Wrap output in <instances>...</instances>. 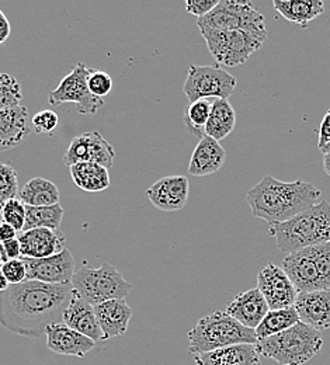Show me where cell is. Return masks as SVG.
<instances>
[{"label":"cell","instance_id":"1","mask_svg":"<svg viewBox=\"0 0 330 365\" xmlns=\"http://www.w3.org/2000/svg\"><path fill=\"white\" fill-rule=\"evenodd\" d=\"M72 284L56 285L26 279L0 292V324L19 336L38 339L48 326L62 322Z\"/></svg>","mask_w":330,"mask_h":365},{"label":"cell","instance_id":"2","mask_svg":"<svg viewBox=\"0 0 330 365\" xmlns=\"http://www.w3.org/2000/svg\"><path fill=\"white\" fill-rule=\"evenodd\" d=\"M321 197V190L305 180L282 182L264 176L246 194L252 215L269 225L282 224L306 211Z\"/></svg>","mask_w":330,"mask_h":365},{"label":"cell","instance_id":"3","mask_svg":"<svg viewBox=\"0 0 330 365\" xmlns=\"http://www.w3.org/2000/svg\"><path fill=\"white\" fill-rule=\"evenodd\" d=\"M277 247L285 253L330 242V202L321 201L297 217L269 227Z\"/></svg>","mask_w":330,"mask_h":365},{"label":"cell","instance_id":"4","mask_svg":"<svg viewBox=\"0 0 330 365\" xmlns=\"http://www.w3.org/2000/svg\"><path fill=\"white\" fill-rule=\"evenodd\" d=\"M324 346L321 331L298 322L283 333L259 340L256 349L260 356L280 365H304L316 357Z\"/></svg>","mask_w":330,"mask_h":365},{"label":"cell","instance_id":"5","mask_svg":"<svg viewBox=\"0 0 330 365\" xmlns=\"http://www.w3.org/2000/svg\"><path fill=\"white\" fill-rule=\"evenodd\" d=\"M256 343L254 330L244 327L225 311H217L201 318L189 331V353L192 356L237 344Z\"/></svg>","mask_w":330,"mask_h":365},{"label":"cell","instance_id":"6","mask_svg":"<svg viewBox=\"0 0 330 365\" xmlns=\"http://www.w3.org/2000/svg\"><path fill=\"white\" fill-rule=\"evenodd\" d=\"M71 284L93 307L111 299H125L133 288L117 267L105 262L98 269L76 270Z\"/></svg>","mask_w":330,"mask_h":365},{"label":"cell","instance_id":"7","mask_svg":"<svg viewBox=\"0 0 330 365\" xmlns=\"http://www.w3.org/2000/svg\"><path fill=\"white\" fill-rule=\"evenodd\" d=\"M197 26L200 30L247 31L267 37L264 16L247 0H221L211 13L197 20Z\"/></svg>","mask_w":330,"mask_h":365},{"label":"cell","instance_id":"8","mask_svg":"<svg viewBox=\"0 0 330 365\" xmlns=\"http://www.w3.org/2000/svg\"><path fill=\"white\" fill-rule=\"evenodd\" d=\"M200 31L214 59L224 66L244 63L267 40V37L247 31H222L210 29H202Z\"/></svg>","mask_w":330,"mask_h":365},{"label":"cell","instance_id":"9","mask_svg":"<svg viewBox=\"0 0 330 365\" xmlns=\"http://www.w3.org/2000/svg\"><path fill=\"white\" fill-rule=\"evenodd\" d=\"M91 68L79 62L73 71L66 75L61 83L49 93L48 103L51 106H61L65 103H75L78 113L83 115H95L104 106V98L93 96L88 88V78Z\"/></svg>","mask_w":330,"mask_h":365},{"label":"cell","instance_id":"10","mask_svg":"<svg viewBox=\"0 0 330 365\" xmlns=\"http://www.w3.org/2000/svg\"><path fill=\"white\" fill-rule=\"evenodd\" d=\"M235 76L220 66L190 65L183 91L190 103L201 98L228 100L236 91Z\"/></svg>","mask_w":330,"mask_h":365},{"label":"cell","instance_id":"11","mask_svg":"<svg viewBox=\"0 0 330 365\" xmlns=\"http://www.w3.org/2000/svg\"><path fill=\"white\" fill-rule=\"evenodd\" d=\"M115 159V150L108 140L97 131L83 133L73 138L63 155V163L71 168L78 163H97L111 169Z\"/></svg>","mask_w":330,"mask_h":365},{"label":"cell","instance_id":"12","mask_svg":"<svg viewBox=\"0 0 330 365\" xmlns=\"http://www.w3.org/2000/svg\"><path fill=\"white\" fill-rule=\"evenodd\" d=\"M21 259L26 264V279L68 285L76 272V262L68 249L46 259Z\"/></svg>","mask_w":330,"mask_h":365},{"label":"cell","instance_id":"13","mask_svg":"<svg viewBox=\"0 0 330 365\" xmlns=\"http://www.w3.org/2000/svg\"><path fill=\"white\" fill-rule=\"evenodd\" d=\"M257 289L263 294L270 311L292 308L298 292L283 267L266 264L257 274Z\"/></svg>","mask_w":330,"mask_h":365},{"label":"cell","instance_id":"14","mask_svg":"<svg viewBox=\"0 0 330 365\" xmlns=\"http://www.w3.org/2000/svg\"><path fill=\"white\" fill-rule=\"evenodd\" d=\"M190 182L186 176H167L152 184L145 195L152 205L165 212L180 211L189 200Z\"/></svg>","mask_w":330,"mask_h":365},{"label":"cell","instance_id":"15","mask_svg":"<svg viewBox=\"0 0 330 365\" xmlns=\"http://www.w3.org/2000/svg\"><path fill=\"white\" fill-rule=\"evenodd\" d=\"M283 270L294 284L298 294L324 289L311 247L285 255Z\"/></svg>","mask_w":330,"mask_h":365},{"label":"cell","instance_id":"16","mask_svg":"<svg viewBox=\"0 0 330 365\" xmlns=\"http://www.w3.org/2000/svg\"><path fill=\"white\" fill-rule=\"evenodd\" d=\"M46 337L48 350L61 356L85 359L88 353H91L96 347V343L92 339L71 329L63 322L48 326Z\"/></svg>","mask_w":330,"mask_h":365},{"label":"cell","instance_id":"17","mask_svg":"<svg viewBox=\"0 0 330 365\" xmlns=\"http://www.w3.org/2000/svg\"><path fill=\"white\" fill-rule=\"evenodd\" d=\"M17 239L21 247V257L27 259H46L66 249V237L59 229L23 230Z\"/></svg>","mask_w":330,"mask_h":365},{"label":"cell","instance_id":"18","mask_svg":"<svg viewBox=\"0 0 330 365\" xmlns=\"http://www.w3.org/2000/svg\"><path fill=\"white\" fill-rule=\"evenodd\" d=\"M294 308L299 322L321 333L330 329V289L298 294Z\"/></svg>","mask_w":330,"mask_h":365},{"label":"cell","instance_id":"19","mask_svg":"<svg viewBox=\"0 0 330 365\" xmlns=\"http://www.w3.org/2000/svg\"><path fill=\"white\" fill-rule=\"evenodd\" d=\"M62 322L71 329L92 339L95 343L103 341V331L97 322L95 307L83 299L75 289L72 291V297L63 312Z\"/></svg>","mask_w":330,"mask_h":365},{"label":"cell","instance_id":"20","mask_svg":"<svg viewBox=\"0 0 330 365\" xmlns=\"http://www.w3.org/2000/svg\"><path fill=\"white\" fill-rule=\"evenodd\" d=\"M270 311L263 294L256 288L236 295L227 307V314L242 323L244 327L254 330Z\"/></svg>","mask_w":330,"mask_h":365},{"label":"cell","instance_id":"21","mask_svg":"<svg viewBox=\"0 0 330 365\" xmlns=\"http://www.w3.org/2000/svg\"><path fill=\"white\" fill-rule=\"evenodd\" d=\"M98 326L103 331V340L120 337L127 333L133 309L125 299H111L95 307Z\"/></svg>","mask_w":330,"mask_h":365},{"label":"cell","instance_id":"22","mask_svg":"<svg viewBox=\"0 0 330 365\" xmlns=\"http://www.w3.org/2000/svg\"><path fill=\"white\" fill-rule=\"evenodd\" d=\"M227 160V152L221 143L210 137L200 139L189 163V173L195 178L217 173Z\"/></svg>","mask_w":330,"mask_h":365},{"label":"cell","instance_id":"23","mask_svg":"<svg viewBox=\"0 0 330 365\" xmlns=\"http://www.w3.org/2000/svg\"><path fill=\"white\" fill-rule=\"evenodd\" d=\"M30 133L29 111L24 106L0 110V152L16 148Z\"/></svg>","mask_w":330,"mask_h":365},{"label":"cell","instance_id":"24","mask_svg":"<svg viewBox=\"0 0 330 365\" xmlns=\"http://www.w3.org/2000/svg\"><path fill=\"white\" fill-rule=\"evenodd\" d=\"M256 344H237L194 356L195 365H260Z\"/></svg>","mask_w":330,"mask_h":365},{"label":"cell","instance_id":"25","mask_svg":"<svg viewBox=\"0 0 330 365\" xmlns=\"http://www.w3.org/2000/svg\"><path fill=\"white\" fill-rule=\"evenodd\" d=\"M273 7L284 19L302 27L325 11L322 0H274Z\"/></svg>","mask_w":330,"mask_h":365},{"label":"cell","instance_id":"26","mask_svg":"<svg viewBox=\"0 0 330 365\" xmlns=\"http://www.w3.org/2000/svg\"><path fill=\"white\" fill-rule=\"evenodd\" d=\"M236 113L232 104L225 98H214L210 120L205 127V137L222 140L235 130Z\"/></svg>","mask_w":330,"mask_h":365},{"label":"cell","instance_id":"27","mask_svg":"<svg viewBox=\"0 0 330 365\" xmlns=\"http://www.w3.org/2000/svg\"><path fill=\"white\" fill-rule=\"evenodd\" d=\"M73 182L86 192H98L110 187L108 169L97 163H78L69 168Z\"/></svg>","mask_w":330,"mask_h":365},{"label":"cell","instance_id":"28","mask_svg":"<svg viewBox=\"0 0 330 365\" xmlns=\"http://www.w3.org/2000/svg\"><path fill=\"white\" fill-rule=\"evenodd\" d=\"M19 200L27 207H49L59 204V190L51 180L34 178L19 191Z\"/></svg>","mask_w":330,"mask_h":365},{"label":"cell","instance_id":"29","mask_svg":"<svg viewBox=\"0 0 330 365\" xmlns=\"http://www.w3.org/2000/svg\"><path fill=\"white\" fill-rule=\"evenodd\" d=\"M299 322V317L295 311V308H285V309H276L269 311L264 319L260 322V324L254 329L257 341L276 336L279 333H283L287 329L292 327Z\"/></svg>","mask_w":330,"mask_h":365},{"label":"cell","instance_id":"30","mask_svg":"<svg viewBox=\"0 0 330 365\" xmlns=\"http://www.w3.org/2000/svg\"><path fill=\"white\" fill-rule=\"evenodd\" d=\"M63 208L61 204L49 207H27L26 205V224L23 230L30 229H53L58 230L63 218Z\"/></svg>","mask_w":330,"mask_h":365},{"label":"cell","instance_id":"31","mask_svg":"<svg viewBox=\"0 0 330 365\" xmlns=\"http://www.w3.org/2000/svg\"><path fill=\"white\" fill-rule=\"evenodd\" d=\"M212 101L214 98H201L190 103L185 111V125L191 135L200 139L205 137V127L210 120Z\"/></svg>","mask_w":330,"mask_h":365},{"label":"cell","instance_id":"32","mask_svg":"<svg viewBox=\"0 0 330 365\" xmlns=\"http://www.w3.org/2000/svg\"><path fill=\"white\" fill-rule=\"evenodd\" d=\"M23 93L16 78L9 73L0 72V110L21 106Z\"/></svg>","mask_w":330,"mask_h":365},{"label":"cell","instance_id":"33","mask_svg":"<svg viewBox=\"0 0 330 365\" xmlns=\"http://www.w3.org/2000/svg\"><path fill=\"white\" fill-rule=\"evenodd\" d=\"M1 222L11 225L17 232H23L26 224V205L21 200L13 198L1 205Z\"/></svg>","mask_w":330,"mask_h":365},{"label":"cell","instance_id":"34","mask_svg":"<svg viewBox=\"0 0 330 365\" xmlns=\"http://www.w3.org/2000/svg\"><path fill=\"white\" fill-rule=\"evenodd\" d=\"M19 179L16 170L0 162V205L6 201L19 197Z\"/></svg>","mask_w":330,"mask_h":365},{"label":"cell","instance_id":"35","mask_svg":"<svg viewBox=\"0 0 330 365\" xmlns=\"http://www.w3.org/2000/svg\"><path fill=\"white\" fill-rule=\"evenodd\" d=\"M312 256L319 273L324 289H330V242L312 246Z\"/></svg>","mask_w":330,"mask_h":365},{"label":"cell","instance_id":"36","mask_svg":"<svg viewBox=\"0 0 330 365\" xmlns=\"http://www.w3.org/2000/svg\"><path fill=\"white\" fill-rule=\"evenodd\" d=\"M88 88L96 97L104 98L113 91L114 82H113V78L107 72L92 69L91 75L88 78Z\"/></svg>","mask_w":330,"mask_h":365},{"label":"cell","instance_id":"37","mask_svg":"<svg viewBox=\"0 0 330 365\" xmlns=\"http://www.w3.org/2000/svg\"><path fill=\"white\" fill-rule=\"evenodd\" d=\"M58 123L59 117L52 110H43L33 117V125L38 134H52Z\"/></svg>","mask_w":330,"mask_h":365},{"label":"cell","instance_id":"38","mask_svg":"<svg viewBox=\"0 0 330 365\" xmlns=\"http://www.w3.org/2000/svg\"><path fill=\"white\" fill-rule=\"evenodd\" d=\"M0 269L10 285L20 284V282L26 281V264H24L23 259L4 262Z\"/></svg>","mask_w":330,"mask_h":365},{"label":"cell","instance_id":"39","mask_svg":"<svg viewBox=\"0 0 330 365\" xmlns=\"http://www.w3.org/2000/svg\"><path fill=\"white\" fill-rule=\"evenodd\" d=\"M220 0H187L186 1V10L190 14L197 16L198 19L207 16L211 13L217 6Z\"/></svg>","mask_w":330,"mask_h":365},{"label":"cell","instance_id":"40","mask_svg":"<svg viewBox=\"0 0 330 365\" xmlns=\"http://www.w3.org/2000/svg\"><path fill=\"white\" fill-rule=\"evenodd\" d=\"M0 252L3 256V262L21 259V247H20V242L17 237L0 243Z\"/></svg>","mask_w":330,"mask_h":365},{"label":"cell","instance_id":"41","mask_svg":"<svg viewBox=\"0 0 330 365\" xmlns=\"http://www.w3.org/2000/svg\"><path fill=\"white\" fill-rule=\"evenodd\" d=\"M330 143V108L326 111L321 128H319V140H318V148L322 149L325 145Z\"/></svg>","mask_w":330,"mask_h":365},{"label":"cell","instance_id":"42","mask_svg":"<svg viewBox=\"0 0 330 365\" xmlns=\"http://www.w3.org/2000/svg\"><path fill=\"white\" fill-rule=\"evenodd\" d=\"M10 33H11L10 23L4 16V13L0 10V46L10 37Z\"/></svg>","mask_w":330,"mask_h":365},{"label":"cell","instance_id":"43","mask_svg":"<svg viewBox=\"0 0 330 365\" xmlns=\"http://www.w3.org/2000/svg\"><path fill=\"white\" fill-rule=\"evenodd\" d=\"M16 237H19L16 229L13 228L11 225H9V224H4V222L0 224V243L16 239Z\"/></svg>","mask_w":330,"mask_h":365},{"label":"cell","instance_id":"44","mask_svg":"<svg viewBox=\"0 0 330 365\" xmlns=\"http://www.w3.org/2000/svg\"><path fill=\"white\" fill-rule=\"evenodd\" d=\"M9 282H7V279H6V277H4V274L1 272V269H0V292H3V291H6L7 288H9Z\"/></svg>","mask_w":330,"mask_h":365},{"label":"cell","instance_id":"45","mask_svg":"<svg viewBox=\"0 0 330 365\" xmlns=\"http://www.w3.org/2000/svg\"><path fill=\"white\" fill-rule=\"evenodd\" d=\"M324 169H325V173L330 176V153L324 155Z\"/></svg>","mask_w":330,"mask_h":365},{"label":"cell","instance_id":"46","mask_svg":"<svg viewBox=\"0 0 330 365\" xmlns=\"http://www.w3.org/2000/svg\"><path fill=\"white\" fill-rule=\"evenodd\" d=\"M324 155H326V153H330V143H328V145H325L322 149H319Z\"/></svg>","mask_w":330,"mask_h":365},{"label":"cell","instance_id":"47","mask_svg":"<svg viewBox=\"0 0 330 365\" xmlns=\"http://www.w3.org/2000/svg\"><path fill=\"white\" fill-rule=\"evenodd\" d=\"M4 262H3V256H1V252H0V267H1V264H3Z\"/></svg>","mask_w":330,"mask_h":365},{"label":"cell","instance_id":"48","mask_svg":"<svg viewBox=\"0 0 330 365\" xmlns=\"http://www.w3.org/2000/svg\"><path fill=\"white\" fill-rule=\"evenodd\" d=\"M0 224H1V205H0Z\"/></svg>","mask_w":330,"mask_h":365}]
</instances>
